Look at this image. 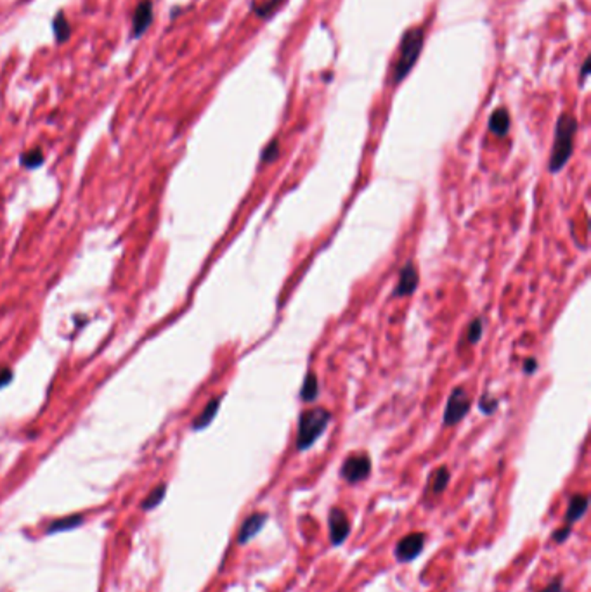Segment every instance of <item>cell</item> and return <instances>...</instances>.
I'll list each match as a JSON object with an SVG mask.
<instances>
[{
  "mask_svg": "<svg viewBox=\"0 0 591 592\" xmlns=\"http://www.w3.org/2000/svg\"><path fill=\"white\" fill-rule=\"evenodd\" d=\"M577 132V120L569 113L560 114L555 127V138H553L552 154H549L548 170L552 173H558L567 165L574 152V137Z\"/></svg>",
  "mask_w": 591,
  "mask_h": 592,
  "instance_id": "6da1fadb",
  "label": "cell"
},
{
  "mask_svg": "<svg viewBox=\"0 0 591 592\" xmlns=\"http://www.w3.org/2000/svg\"><path fill=\"white\" fill-rule=\"evenodd\" d=\"M423 42H425L423 26L409 28V30L403 35V38H400L399 52H397V59L392 66L394 85H399V83L409 75L413 66L416 64V61L420 59L421 48H423Z\"/></svg>",
  "mask_w": 591,
  "mask_h": 592,
  "instance_id": "7a4b0ae2",
  "label": "cell"
},
{
  "mask_svg": "<svg viewBox=\"0 0 591 592\" xmlns=\"http://www.w3.org/2000/svg\"><path fill=\"white\" fill-rule=\"evenodd\" d=\"M331 421V412L324 407H314L303 411L299 418V429H297V450L306 452L319 436L326 431Z\"/></svg>",
  "mask_w": 591,
  "mask_h": 592,
  "instance_id": "3957f363",
  "label": "cell"
},
{
  "mask_svg": "<svg viewBox=\"0 0 591 592\" xmlns=\"http://www.w3.org/2000/svg\"><path fill=\"white\" fill-rule=\"evenodd\" d=\"M369 474H371V459L366 454H352L340 467V476L351 485L368 480Z\"/></svg>",
  "mask_w": 591,
  "mask_h": 592,
  "instance_id": "277c9868",
  "label": "cell"
},
{
  "mask_svg": "<svg viewBox=\"0 0 591 592\" xmlns=\"http://www.w3.org/2000/svg\"><path fill=\"white\" fill-rule=\"evenodd\" d=\"M470 395L465 388L456 386L451 391L448 398V404H446L444 411V426H455L468 414L470 411Z\"/></svg>",
  "mask_w": 591,
  "mask_h": 592,
  "instance_id": "5b68a950",
  "label": "cell"
},
{
  "mask_svg": "<svg viewBox=\"0 0 591 592\" xmlns=\"http://www.w3.org/2000/svg\"><path fill=\"white\" fill-rule=\"evenodd\" d=\"M425 540L427 535L423 532H413L404 535L399 542L396 544V549H394V556L399 563H411L413 559H416L421 554L425 547Z\"/></svg>",
  "mask_w": 591,
  "mask_h": 592,
  "instance_id": "8992f818",
  "label": "cell"
},
{
  "mask_svg": "<svg viewBox=\"0 0 591 592\" xmlns=\"http://www.w3.org/2000/svg\"><path fill=\"white\" fill-rule=\"evenodd\" d=\"M328 528H330V542L333 547L342 546L351 535V519L342 508H331L328 512Z\"/></svg>",
  "mask_w": 591,
  "mask_h": 592,
  "instance_id": "52a82bcc",
  "label": "cell"
},
{
  "mask_svg": "<svg viewBox=\"0 0 591 592\" xmlns=\"http://www.w3.org/2000/svg\"><path fill=\"white\" fill-rule=\"evenodd\" d=\"M269 514L267 512H252L250 516H247L245 518V521L241 523L240 526V532H238L236 537V542L240 544V546H245V544L250 542L252 539H254L255 535H257L258 532H261L262 528H264V525L267 523Z\"/></svg>",
  "mask_w": 591,
  "mask_h": 592,
  "instance_id": "ba28073f",
  "label": "cell"
},
{
  "mask_svg": "<svg viewBox=\"0 0 591 592\" xmlns=\"http://www.w3.org/2000/svg\"><path fill=\"white\" fill-rule=\"evenodd\" d=\"M418 280H420V276H418L416 265L413 262H406L403 269H400L399 280H397V286L394 289L392 296H409V294H413L418 287Z\"/></svg>",
  "mask_w": 591,
  "mask_h": 592,
  "instance_id": "9c48e42d",
  "label": "cell"
},
{
  "mask_svg": "<svg viewBox=\"0 0 591 592\" xmlns=\"http://www.w3.org/2000/svg\"><path fill=\"white\" fill-rule=\"evenodd\" d=\"M153 23V2L151 0H141L136 6L132 14V37L139 38L148 31Z\"/></svg>",
  "mask_w": 591,
  "mask_h": 592,
  "instance_id": "30bf717a",
  "label": "cell"
},
{
  "mask_svg": "<svg viewBox=\"0 0 591 592\" xmlns=\"http://www.w3.org/2000/svg\"><path fill=\"white\" fill-rule=\"evenodd\" d=\"M588 505H590V499H588V495H584V494H574L572 497H570L569 505H567L565 519H563V525L570 526V528H572L574 523L579 521V519L583 518L584 514H586Z\"/></svg>",
  "mask_w": 591,
  "mask_h": 592,
  "instance_id": "8fae6325",
  "label": "cell"
},
{
  "mask_svg": "<svg viewBox=\"0 0 591 592\" xmlns=\"http://www.w3.org/2000/svg\"><path fill=\"white\" fill-rule=\"evenodd\" d=\"M220 402H222V397H215L203 407V411L200 412L195 418V421H193V429H195V431H200V429H205L206 426H210V422L213 421V418H215L217 412H219Z\"/></svg>",
  "mask_w": 591,
  "mask_h": 592,
  "instance_id": "7c38bea8",
  "label": "cell"
},
{
  "mask_svg": "<svg viewBox=\"0 0 591 592\" xmlns=\"http://www.w3.org/2000/svg\"><path fill=\"white\" fill-rule=\"evenodd\" d=\"M489 130L497 137H504L510 130V113L504 107L494 111L489 116Z\"/></svg>",
  "mask_w": 591,
  "mask_h": 592,
  "instance_id": "4fadbf2b",
  "label": "cell"
},
{
  "mask_svg": "<svg viewBox=\"0 0 591 592\" xmlns=\"http://www.w3.org/2000/svg\"><path fill=\"white\" fill-rule=\"evenodd\" d=\"M84 523V514H71V516H64V518L56 519V521L51 523L49 526H47L46 533L47 535H53V533H61V532H70V530L78 528V526Z\"/></svg>",
  "mask_w": 591,
  "mask_h": 592,
  "instance_id": "5bb4252c",
  "label": "cell"
},
{
  "mask_svg": "<svg viewBox=\"0 0 591 592\" xmlns=\"http://www.w3.org/2000/svg\"><path fill=\"white\" fill-rule=\"evenodd\" d=\"M53 33L56 38V44H64V42L70 38L71 35V26L70 21L67 19V14L63 10L56 14V17L53 19Z\"/></svg>",
  "mask_w": 591,
  "mask_h": 592,
  "instance_id": "9a60e30c",
  "label": "cell"
},
{
  "mask_svg": "<svg viewBox=\"0 0 591 592\" xmlns=\"http://www.w3.org/2000/svg\"><path fill=\"white\" fill-rule=\"evenodd\" d=\"M319 393V383H317V376L314 373H307L306 379H303L302 390H300V398H302L306 404H310L317 398Z\"/></svg>",
  "mask_w": 591,
  "mask_h": 592,
  "instance_id": "2e32d148",
  "label": "cell"
},
{
  "mask_svg": "<svg viewBox=\"0 0 591 592\" xmlns=\"http://www.w3.org/2000/svg\"><path fill=\"white\" fill-rule=\"evenodd\" d=\"M165 495H167V483H160L146 495V499H144L143 502H141V509H143V511H151V509L158 508V505L164 502Z\"/></svg>",
  "mask_w": 591,
  "mask_h": 592,
  "instance_id": "e0dca14e",
  "label": "cell"
},
{
  "mask_svg": "<svg viewBox=\"0 0 591 592\" xmlns=\"http://www.w3.org/2000/svg\"><path fill=\"white\" fill-rule=\"evenodd\" d=\"M19 161H21V165L25 166V168L35 170V168H39V166L44 165L46 158H44L42 149L33 147V149H30V151L23 152V154L19 156Z\"/></svg>",
  "mask_w": 591,
  "mask_h": 592,
  "instance_id": "ac0fdd59",
  "label": "cell"
},
{
  "mask_svg": "<svg viewBox=\"0 0 591 592\" xmlns=\"http://www.w3.org/2000/svg\"><path fill=\"white\" fill-rule=\"evenodd\" d=\"M283 2H285V0H265V2L254 3L252 10L255 12V16L262 17V19H267V17H271L272 14L283 6Z\"/></svg>",
  "mask_w": 591,
  "mask_h": 592,
  "instance_id": "d6986e66",
  "label": "cell"
},
{
  "mask_svg": "<svg viewBox=\"0 0 591 592\" xmlns=\"http://www.w3.org/2000/svg\"><path fill=\"white\" fill-rule=\"evenodd\" d=\"M449 480H451V473H449V469L446 466H441L437 469V473H435L434 481H432V492H434V495H441L442 492L448 488Z\"/></svg>",
  "mask_w": 591,
  "mask_h": 592,
  "instance_id": "ffe728a7",
  "label": "cell"
},
{
  "mask_svg": "<svg viewBox=\"0 0 591 592\" xmlns=\"http://www.w3.org/2000/svg\"><path fill=\"white\" fill-rule=\"evenodd\" d=\"M482 319H473L472 324L468 325V329H466V343L468 345H475V343L480 341V336H482Z\"/></svg>",
  "mask_w": 591,
  "mask_h": 592,
  "instance_id": "44dd1931",
  "label": "cell"
},
{
  "mask_svg": "<svg viewBox=\"0 0 591 592\" xmlns=\"http://www.w3.org/2000/svg\"><path fill=\"white\" fill-rule=\"evenodd\" d=\"M278 156H279V142L278 138H274V141L269 142V144L264 147V151H262V163L267 165V163L276 161Z\"/></svg>",
  "mask_w": 591,
  "mask_h": 592,
  "instance_id": "7402d4cb",
  "label": "cell"
},
{
  "mask_svg": "<svg viewBox=\"0 0 591 592\" xmlns=\"http://www.w3.org/2000/svg\"><path fill=\"white\" fill-rule=\"evenodd\" d=\"M496 405H497V400H494L493 397H489V395H484L482 398H480V411L484 412V414H493L494 411H496Z\"/></svg>",
  "mask_w": 591,
  "mask_h": 592,
  "instance_id": "603a6c76",
  "label": "cell"
},
{
  "mask_svg": "<svg viewBox=\"0 0 591 592\" xmlns=\"http://www.w3.org/2000/svg\"><path fill=\"white\" fill-rule=\"evenodd\" d=\"M570 533H572V528H570V526L562 525L558 530H555V532H553V535H552L553 542H555V544H563L567 539H569Z\"/></svg>",
  "mask_w": 591,
  "mask_h": 592,
  "instance_id": "cb8c5ba5",
  "label": "cell"
},
{
  "mask_svg": "<svg viewBox=\"0 0 591 592\" xmlns=\"http://www.w3.org/2000/svg\"><path fill=\"white\" fill-rule=\"evenodd\" d=\"M562 591H563L562 577H555L548 585H546V587H543L539 592H562Z\"/></svg>",
  "mask_w": 591,
  "mask_h": 592,
  "instance_id": "d4e9b609",
  "label": "cell"
},
{
  "mask_svg": "<svg viewBox=\"0 0 591 592\" xmlns=\"http://www.w3.org/2000/svg\"><path fill=\"white\" fill-rule=\"evenodd\" d=\"M12 376H15V373H12L11 367H0V388L8 386L12 381Z\"/></svg>",
  "mask_w": 591,
  "mask_h": 592,
  "instance_id": "484cf974",
  "label": "cell"
},
{
  "mask_svg": "<svg viewBox=\"0 0 591 592\" xmlns=\"http://www.w3.org/2000/svg\"><path fill=\"white\" fill-rule=\"evenodd\" d=\"M536 369H538V360H536V359H527V360H525V362H524V370H525V373L532 374Z\"/></svg>",
  "mask_w": 591,
  "mask_h": 592,
  "instance_id": "4316f807",
  "label": "cell"
},
{
  "mask_svg": "<svg viewBox=\"0 0 591 592\" xmlns=\"http://www.w3.org/2000/svg\"><path fill=\"white\" fill-rule=\"evenodd\" d=\"M588 71H590V57H586V59H584V62H583V68H581V82H583V80H584V78H586Z\"/></svg>",
  "mask_w": 591,
  "mask_h": 592,
  "instance_id": "83f0119b",
  "label": "cell"
}]
</instances>
